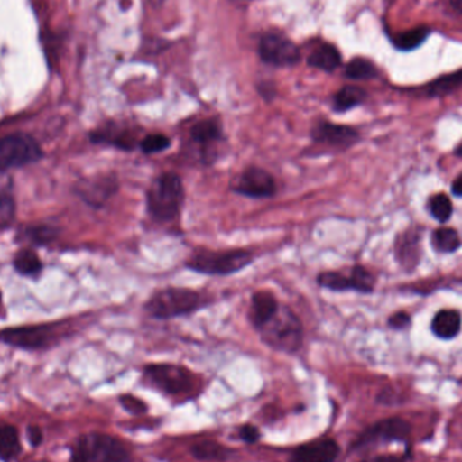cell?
Masks as SVG:
<instances>
[{"instance_id": "cell-1", "label": "cell", "mask_w": 462, "mask_h": 462, "mask_svg": "<svg viewBox=\"0 0 462 462\" xmlns=\"http://www.w3.org/2000/svg\"><path fill=\"white\" fill-rule=\"evenodd\" d=\"M186 202V189L180 176L172 171L159 173L145 194L146 214L156 224L175 222Z\"/></svg>"}, {"instance_id": "cell-2", "label": "cell", "mask_w": 462, "mask_h": 462, "mask_svg": "<svg viewBox=\"0 0 462 462\" xmlns=\"http://www.w3.org/2000/svg\"><path fill=\"white\" fill-rule=\"evenodd\" d=\"M208 295L189 287H168L154 291L143 303V311L152 319L168 320L189 317L210 306Z\"/></svg>"}, {"instance_id": "cell-3", "label": "cell", "mask_w": 462, "mask_h": 462, "mask_svg": "<svg viewBox=\"0 0 462 462\" xmlns=\"http://www.w3.org/2000/svg\"><path fill=\"white\" fill-rule=\"evenodd\" d=\"M143 383L162 395L173 399H189L198 395L199 376L179 364H148L143 368Z\"/></svg>"}, {"instance_id": "cell-4", "label": "cell", "mask_w": 462, "mask_h": 462, "mask_svg": "<svg viewBox=\"0 0 462 462\" xmlns=\"http://www.w3.org/2000/svg\"><path fill=\"white\" fill-rule=\"evenodd\" d=\"M254 254L252 250L233 247V249H206L199 247L194 250L186 260L187 269L205 276H231L252 265Z\"/></svg>"}, {"instance_id": "cell-5", "label": "cell", "mask_w": 462, "mask_h": 462, "mask_svg": "<svg viewBox=\"0 0 462 462\" xmlns=\"http://www.w3.org/2000/svg\"><path fill=\"white\" fill-rule=\"evenodd\" d=\"M257 333L261 341L274 352L296 355L303 347V322L291 307L284 304H280L279 311Z\"/></svg>"}, {"instance_id": "cell-6", "label": "cell", "mask_w": 462, "mask_h": 462, "mask_svg": "<svg viewBox=\"0 0 462 462\" xmlns=\"http://www.w3.org/2000/svg\"><path fill=\"white\" fill-rule=\"evenodd\" d=\"M132 452L124 441L100 431L80 434L69 447L68 462H132Z\"/></svg>"}, {"instance_id": "cell-7", "label": "cell", "mask_w": 462, "mask_h": 462, "mask_svg": "<svg viewBox=\"0 0 462 462\" xmlns=\"http://www.w3.org/2000/svg\"><path fill=\"white\" fill-rule=\"evenodd\" d=\"M410 437H411V426L407 420L399 417L385 418L368 426L363 433L358 434L350 450L361 452V450L393 444V442L409 445Z\"/></svg>"}, {"instance_id": "cell-8", "label": "cell", "mask_w": 462, "mask_h": 462, "mask_svg": "<svg viewBox=\"0 0 462 462\" xmlns=\"http://www.w3.org/2000/svg\"><path fill=\"white\" fill-rule=\"evenodd\" d=\"M310 140L318 148L328 149L336 153L349 151L361 141L357 129L349 125L334 124L320 119L310 130Z\"/></svg>"}, {"instance_id": "cell-9", "label": "cell", "mask_w": 462, "mask_h": 462, "mask_svg": "<svg viewBox=\"0 0 462 462\" xmlns=\"http://www.w3.org/2000/svg\"><path fill=\"white\" fill-rule=\"evenodd\" d=\"M230 191L249 199H271L277 194L276 179L265 168L249 165L230 181Z\"/></svg>"}, {"instance_id": "cell-10", "label": "cell", "mask_w": 462, "mask_h": 462, "mask_svg": "<svg viewBox=\"0 0 462 462\" xmlns=\"http://www.w3.org/2000/svg\"><path fill=\"white\" fill-rule=\"evenodd\" d=\"M317 284L331 292H347L355 291L358 293H372L374 291L376 279L363 265H355L349 273L339 271H322L317 274Z\"/></svg>"}, {"instance_id": "cell-11", "label": "cell", "mask_w": 462, "mask_h": 462, "mask_svg": "<svg viewBox=\"0 0 462 462\" xmlns=\"http://www.w3.org/2000/svg\"><path fill=\"white\" fill-rule=\"evenodd\" d=\"M41 157L42 151L30 135L13 134L0 140V172L32 164Z\"/></svg>"}, {"instance_id": "cell-12", "label": "cell", "mask_w": 462, "mask_h": 462, "mask_svg": "<svg viewBox=\"0 0 462 462\" xmlns=\"http://www.w3.org/2000/svg\"><path fill=\"white\" fill-rule=\"evenodd\" d=\"M224 127L216 118H206L189 127V143L199 154V162L213 165L218 160V146L225 138Z\"/></svg>"}, {"instance_id": "cell-13", "label": "cell", "mask_w": 462, "mask_h": 462, "mask_svg": "<svg viewBox=\"0 0 462 462\" xmlns=\"http://www.w3.org/2000/svg\"><path fill=\"white\" fill-rule=\"evenodd\" d=\"M140 127L133 125L108 122L97 127L89 134V140L95 145H106L121 152H134L140 148Z\"/></svg>"}, {"instance_id": "cell-14", "label": "cell", "mask_w": 462, "mask_h": 462, "mask_svg": "<svg viewBox=\"0 0 462 462\" xmlns=\"http://www.w3.org/2000/svg\"><path fill=\"white\" fill-rule=\"evenodd\" d=\"M53 330L49 326H24L0 331V342L23 350L45 349L53 341Z\"/></svg>"}, {"instance_id": "cell-15", "label": "cell", "mask_w": 462, "mask_h": 462, "mask_svg": "<svg viewBox=\"0 0 462 462\" xmlns=\"http://www.w3.org/2000/svg\"><path fill=\"white\" fill-rule=\"evenodd\" d=\"M260 56L266 64L291 67L298 64L300 51L288 38L280 34H266L260 42Z\"/></svg>"}, {"instance_id": "cell-16", "label": "cell", "mask_w": 462, "mask_h": 462, "mask_svg": "<svg viewBox=\"0 0 462 462\" xmlns=\"http://www.w3.org/2000/svg\"><path fill=\"white\" fill-rule=\"evenodd\" d=\"M341 456L338 442L330 437L312 439L296 447L287 462H337Z\"/></svg>"}, {"instance_id": "cell-17", "label": "cell", "mask_w": 462, "mask_h": 462, "mask_svg": "<svg viewBox=\"0 0 462 462\" xmlns=\"http://www.w3.org/2000/svg\"><path fill=\"white\" fill-rule=\"evenodd\" d=\"M280 304L282 303L272 291L258 290L253 292L247 309V320L252 328L255 331L260 330L279 311Z\"/></svg>"}, {"instance_id": "cell-18", "label": "cell", "mask_w": 462, "mask_h": 462, "mask_svg": "<svg viewBox=\"0 0 462 462\" xmlns=\"http://www.w3.org/2000/svg\"><path fill=\"white\" fill-rule=\"evenodd\" d=\"M420 242H422V231L417 229L402 231L396 236L395 245H393L395 257L404 271H414L420 263V257H422V252H420L422 244Z\"/></svg>"}, {"instance_id": "cell-19", "label": "cell", "mask_w": 462, "mask_h": 462, "mask_svg": "<svg viewBox=\"0 0 462 462\" xmlns=\"http://www.w3.org/2000/svg\"><path fill=\"white\" fill-rule=\"evenodd\" d=\"M118 189L119 183L116 176H100V178L88 181L81 189V195H83L84 200L91 203L92 206L100 208L107 200H110V198H113Z\"/></svg>"}, {"instance_id": "cell-20", "label": "cell", "mask_w": 462, "mask_h": 462, "mask_svg": "<svg viewBox=\"0 0 462 462\" xmlns=\"http://www.w3.org/2000/svg\"><path fill=\"white\" fill-rule=\"evenodd\" d=\"M461 326V314L457 310H441L434 315L433 322H431V331L437 338L449 341V339L456 338L460 334Z\"/></svg>"}, {"instance_id": "cell-21", "label": "cell", "mask_w": 462, "mask_h": 462, "mask_svg": "<svg viewBox=\"0 0 462 462\" xmlns=\"http://www.w3.org/2000/svg\"><path fill=\"white\" fill-rule=\"evenodd\" d=\"M23 452L18 428L11 423L0 425V462L15 461Z\"/></svg>"}, {"instance_id": "cell-22", "label": "cell", "mask_w": 462, "mask_h": 462, "mask_svg": "<svg viewBox=\"0 0 462 462\" xmlns=\"http://www.w3.org/2000/svg\"><path fill=\"white\" fill-rule=\"evenodd\" d=\"M189 455L200 462L226 461L234 450L217 441H200L189 447Z\"/></svg>"}, {"instance_id": "cell-23", "label": "cell", "mask_w": 462, "mask_h": 462, "mask_svg": "<svg viewBox=\"0 0 462 462\" xmlns=\"http://www.w3.org/2000/svg\"><path fill=\"white\" fill-rule=\"evenodd\" d=\"M309 64L325 72H333L341 65V54L336 46L323 43L312 51L309 57Z\"/></svg>"}, {"instance_id": "cell-24", "label": "cell", "mask_w": 462, "mask_h": 462, "mask_svg": "<svg viewBox=\"0 0 462 462\" xmlns=\"http://www.w3.org/2000/svg\"><path fill=\"white\" fill-rule=\"evenodd\" d=\"M365 89L356 86H345L339 89L333 97V108L336 113H346L357 106L363 105L366 100Z\"/></svg>"}, {"instance_id": "cell-25", "label": "cell", "mask_w": 462, "mask_h": 462, "mask_svg": "<svg viewBox=\"0 0 462 462\" xmlns=\"http://www.w3.org/2000/svg\"><path fill=\"white\" fill-rule=\"evenodd\" d=\"M430 34V27L422 24V26H417L393 35V43L401 51H412L423 45Z\"/></svg>"}, {"instance_id": "cell-26", "label": "cell", "mask_w": 462, "mask_h": 462, "mask_svg": "<svg viewBox=\"0 0 462 462\" xmlns=\"http://www.w3.org/2000/svg\"><path fill=\"white\" fill-rule=\"evenodd\" d=\"M462 87V69L449 73V75L441 76L426 86L425 92L428 97H439L445 95L452 94L456 89Z\"/></svg>"}, {"instance_id": "cell-27", "label": "cell", "mask_w": 462, "mask_h": 462, "mask_svg": "<svg viewBox=\"0 0 462 462\" xmlns=\"http://www.w3.org/2000/svg\"><path fill=\"white\" fill-rule=\"evenodd\" d=\"M14 268L23 276H35L42 269V263L32 249H22L14 257Z\"/></svg>"}, {"instance_id": "cell-28", "label": "cell", "mask_w": 462, "mask_h": 462, "mask_svg": "<svg viewBox=\"0 0 462 462\" xmlns=\"http://www.w3.org/2000/svg\"><path fill=\"white\" fill-rule=\"evenodd\" d=\"M433 245L437 252L455 253L461 247L460 236L455 229L442 227L434 231Z\"/></svg>"}, {"instance_id": "cell-29", "label": "cell", "mask_w": 462, "mask_h": 462, "mask_svg": "<svg viewBox=\"0 0 462 462\" xmlns=\"http://www.w3.org/2000/svg\"><path fill=\"white\" fill-rule=\"evenodd\" d=\"M345 76L352 80H371L377 76V68L369 60L357 57L346 65Z\"/></svg>"}, {"instance_id": "cell-30", "label": "cell", "mask_w": 462, "mask_h": 462, "mask_svg": "<svg viewBox=\"0 0 462 462\" xmlns=\"http://www.w3.org/2000/svg\"><path fill=\"white\" fill-rule=\"evenodd\" d=\"M172 146V140L164 133H151V134L143 135L140 141V151L145 156L152 154L162 153Z\"/></svg>"}, {"instance_id": "cell-31", "label": "cell", "mask_w": 462, "mask_h": 462, "mask_svg": "<svg viewBox=\"0 0 462 462\" xmlns=\"http://www.w3.org/2000/svg\"><path fill=\"white\" fill-rule=\"evenodd\" d=\"M429 210L437 221L445 224L449 221L453 214V205L449 197L445 194H437L429 200Z\"/></svg>"}, {"instance_id": "cell-32", "label": "cell", "mask_w": 462, "mask_h": 462, "mask_svg": "<svg viewBox=\"0 0 462 462\" xmlns=\"http://www.w3.org/2000/svg\"><path fill=\"white\" fill-rule=\"evenodd\" d=\"M119 404L125 411L129 412L130 415H145L148 412V404L145 402L141 401L137 396L129 395L125 393L118 398Z\"/></svg>"}, {"instance_id": "cell-33", "label": "cell", "mask_w": 462, "mask_h": 462, "mask_svg": "<svg viewBox=\"0 0 462 462\" xmlns=\"http://www.w3.org/2000/svg\"><path fill=\"white\" fill-rule=\"evenodd\" d=\"M54 236H56V231L53 227L48 226H32L24 231V238L37 245L48 244L54 238Z\"/></svg>"}, {"instance_id": "cell-34", "label": "cell", "mask_w": 462, "mask_h": 462, "mask_svg": "<svg viewBox=\"0 0 462 462\" xmlns=\"http://www.w3.org/2000/svg\"><path fill=\"white\" fill-rule=\"evenodd\" d=\"M236 434H238V439L246 445L257 444L261 439V433L257 426L250 425V423L239 426Z\"/></svg>"}, {"instance_id": "cell-35", "label": "cell", "mask_w": 462, "mask_h": 462, "mask_svg": "<svg viewBox=\"0 0 462 462\" xmlns=\"http://www.w3.org/2000/svg\"><path fill=\"white\" fill-rule=\"evenodd\" d=\"M14 217L13 198L0 192V227L5 226Z\"/></svg>"}, {"instance_id": "cell-36", "label": "cell", "mask_w": 462, "mask_h": 462, "mask_svg": "<svg viewBox=\"0 0 462 462\" xmlns=\"http://www.w3.org/2000/svg\"><path fill=\"white\" fill-rule=\"evenodd\" d=\"M26 439L30 447L37 449V448H40L41 445L43 444V441H45V434H43V430L40 426L29 425L26 428Z\"/></svg>"}, {"instance_id": "cell-37", "label": "cell", "mask_w": 462, "mask_h": 462, "mask_svg": "<svg viewBox=\"0 0 462 462\" xmlns=\"http://www.w3.org/2000/svg\"><path fill=\"white\" fill-rule=\"evenodd\" d=\"M388 325H390V328H395V330H404V328L411 326V317L404 311L395 312L388 319Z\"/></svg>"}, {"instance_id": "cell-38", "label": "cell", "mask_w": 462, "mask_h": 462, "mask_svg": "<svg viewBox=\"0 0 462 462\" xmlns=\"http://www.w3.org/2000/svg\"><path fill=\"white\" fill-rule=\"evenodd\" d=\"M360 462H406V458L395 455L374 456Z\"/></svg>"}, {"instance_id": "cell-39", "label": "cell", "mask_w": 462, "mask_h": 462, "mask_svg": "<svg viewBox=\"0 0 462 462\" xmlns=\"http://www.w3.org/2000/svg\"><path fill=\"white\" fill-rule=\"evenodd\" d=\"M452 192L455 197L462 198V173L458 175V178L453 181Z\"/></svg>"}, {"instance_id": "cell-40", "label": "cell", "mask_w": 462, "mask_h": 462, "mask_svg": "<svg viewBox=\"0 0 462 462\" xmlns=\"http://www.w3.org/2000/svg\"><path fill=\"white\" fill-rule=\"evenodd\" d=\"M450 5L458 11L462 15V0H450Z\"/></svg>"}, {"instance_id": "cell-41", "label": "cell", "mask_w": 462, "mask_h": 462, "mask_svg": "<svg viewBox=\"0 0 462 462\" xmlns=\"http://www.w3.org/2000/svg\"><path fill=\"white\" fill-rule=\"evenodd\" d=\"M456 156L461 157L462 159V143L457 146V149H456Z\"/></svg>"}, {"instance_id": "cell-42", "label": "cell", "mask_w": 462, "mask_h": 462, "mask_svg": "<svg viewBox=\"0 0 462 462\" xmlns=\"http://www.w3.org/2000/svg\"><path fill=\"white\" fill-rule=\"evenodd\" d=\"M0 304H2V296H0Z\"/></svg>"}]
</instances>
